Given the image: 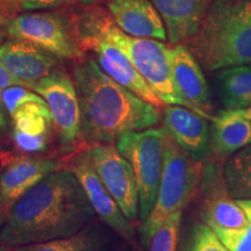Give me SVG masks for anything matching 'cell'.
I'll use <instances>...</instances> for the list:
<instances>
[{"mask_svg":"<svg viewBox=\"0 0 251 251\" xmlns=\"http://www.w3.org/2000/svg\"><path fill=\"white\" fill-rule=\"evenodd\" d=\"M183 212L176 213L163 222L150 240L148 251H176L179 240V231Z\"/></svg>","mask_w":251,"mask_h":251,"instance_id":"484cf974","label":"cell"},{"mask_svg":"<svg viewBox=\"0 0 251 251\" xmlns=\"http://www.w3.org/2000/svg\"><path fill=\"white\" fill-rule=\"evenodd\" d=\"M33 90L48 103L59 143L71 148L81 139L80 103L72 77L56 68L49 76L37 81Z\"/></svg>","mask_w":251,"mask_h":251,"instance_id":"9c48e42d","label":"cell"},{"mask_svg":"<svg viewBox=\"0 0 251 251\" xmlns=\"http://www.w3.org/2000/svg\"><path fill=\"white\" fill-rule=\"evenodd\" d=\"M15 85L26 86V84H25L20 78L15 76L14 74H12V72L0 62V93L4 90L8 89V87Z\"/></svg>","mask_w":251,"mask_h":251,"instance_id":"f546056e","label":"cell"},{"mask_svg":"<svg viewBox=\"0 0 251 251\" xmlns=\"http://www.w3.org/2000/svg\"><path fill=\"white\" fill-rule=\"evenodd\" d=\"M58 59L26 40L11 39L0 46V62L31 90L37 81L58 68Z\"/></svg>","mask_w":251,"mask_h":251,"instance_id":"9a60e30c","label":"cell"},{"mask_svg":"<svg viewBox=\"0 0 251 251\" xmlns=\"http://www.w3.org/2000/svg\"><path fill=\"white\" fill-rule=\"evenodd\" d=\"M211 152L224 161L251 144V120L242 109H224L212 118Z\"/></svg>","mask_w":251,"mask_h":251,"instance_id":"d6986e66","label":"cell"},{"mask_svg":"<svg viewBox=\"0 0 251 251\" xmlns=\"http://www.w3.org/2000/svg\"><path fill=\"white\" fill-rule=\"evenodd\" d=\"M49 135H34L23 133L19 130H12L11 140L14 148L21 155H33L42 152L48 146Z\"/></svg>","mask_w":251,"mask_h":251,"instance_id":"83f0119b","label":"cell"},{"mask_svg":"<svg viewBox=\"0 0 251 251\" xmlns=\"http://www.w3.org/2000/svg\"><path fill=\"white\" fill-rule=\"evenodd\" d=\"M112 251H119V250H118V249H115V250H112Z\"/></svg>","mask_w":251,"mask_h":251,"instance_id":"d590c367","label":"cell"},{"mask_svg":"<svg viewBox=\"0 0 251 251\" xmlns=\"http://www.w3.org/2000/svg\"><path fill=\"white\" fill-rule=\"evenodd\" d=\"M21 153L14 148L13 144H9L8 142L0 137V175L4 172L9 165L13 164L17 161Z\"/></svg>","mask_w":251,"mask_h":251,"instance_id":"f1b7e54d","label":"cell"},{"mask_svg":"<svg viewBox=\"0 0 251 251\" xmlns=\"http://www.w3.org/2000/svg\"><path fill=\"white\" fill-rule=\"evenodd\" d=\"M89 153L102 184L131 224L140 219V200L136 179L129 162L114 143L92 144Z\"/></svg>","mask_w":251,"mask_h":251,"instance_id":"30bf717a","label":"cell"},{"mask_svg":"<svg viewBox=\"0 0 251 251\" xmlns=\"http://www.w3.org/2000/svg\"><path fill=\"white\" fill-rule=\"evenodd\" d=\"M8 208L7 203L4 201L1 197H0V230H1L2 226H4L6 218H7V213H8Z\"/></svg>","mask_w":251,"mask_h":251,"instance_id":"4dcf8cb0","label":"cell"},{"mask_svg":"<svg viewBox=\"0 0 251 251\" xmlns=\"http://www.w3.org/2000/svg\"><path fill=\"white\" fill-rule=\"evenodd\" d=\"M163 128L171 140L194 161L203 162L211 152L208 119L184 106L163 108Z\"/></svg>","mask_w":251,"mask_h":251,"instance_id":"4fadbf2b","label":"cell"},{"mask_svg":"<svg viewBox=\"0 0 251 251\" xmlns=\"http://www.w3.org/2000/svg\"><path fill=\"white\" fill-rule=\"evenodd\" d=\"M72 80L80 103L81 139L87 143H114L161 121L158 107L112 79L93 58L76 61Z\"/></svg>","mask_w":251,"mask_h":251,"instance_id":"7a4b0ae2","label":"cell"},{"mask_svg":"<svg viewBox=\"0 0 251 251\" xmlns=\"http://www.w3.org/2000/svg\"><path fill=\"white\" fill-rule=\"evenodd\" d=\"M248 222L241 229H213L229 251H251V199H236Z\"/></svg>","mask_w":251,"mask_h":251,"instance_id":"d4e9b609","label":"cell"},{"mask_svg":"<svg viewBox=\"0 0 251 251\" xmlns=\"http://www.w3.org/2000/svg\"><path fill=\"white\" fill-rule=\"evenodd\" d=\"M62 165L63 162L56 158L21 155L0 175V197L11 207L24 193L61 169Z\"/></svg>","mask_w":251,"mask_h":251,"instance_id":"ac0fdd59","label":"cell"},{"mask_svg":"<svg viewBox=\"0 0 251 251\" xmlns=\"http://www.w3.org/2000/svg\"><path fill=\"white\" fill-rule=\"evenodd\" d=\"M68 168L76 176L83 187L97 218L126 241H133L135 237L134 224L124 215L117 201L102 184L94 169L89 150L79 152L70 159Z\"/></svg>","mask_w":251,"mask_h":251,"instance_id":"7c38bea8","label":"cell"},{"mask_svg":"<svg viewBox=\"0 0 251 251\" xmlns=\"http://www.w3.org/2000/svg\"><path fill=\"white\" fill-rule=\"evenodd\" d=\"M166 135L163 127H152L129 131L115 142L119 152L129 162L135 175L139 190L141 224L148 219L155 206L164 165Z\"/></svg>","mask_w":251,"mask_h":251,"instance_id":"8992f818","label":"cell"},{"mask_svg":"<svg viewBox=\"0 0 251 251\" xmlns=\"http://www.w3.org/2000/svg\"><path fill=\"white\" fill-rule=\"evenodd\" d=\"M172 46L186 45L199 31L212 0H151Z\"/></svg>","mask_w":251,"mask_h":251,"instance_id":"2e32d148","label":"cell"},{"mask_svg":"<svg viewBox=\"0 0 251 251\" xmlns=\"http://www.w3.org/2000/svg\"><path fill=\"white\" fill-rule=\"evenodd\" d=\"M6 127H7V119H6L5 108L1 105V102H0V137L4 134Z\"/></svg>","mask_w":251,"mask_h":251,"instance_id":"d6a6232c","label":"cell"},{"mask_svg":"<svg viewBox=\"0 0 251 251\" xmlns=\"http://www.w3.org/2000/svg\"><path fill=\"white\" fill-rule=\"evenodd\" d=\"M6 34L11 39L33 42L58 58H84L74 18L61 12H34L8 18Z\"/></svg>","mask_w":251,"mask_h":251,"instance_id":"52a82bcc","label":"cell"},{"mask_svg":"<svg viewBox=\"0 0 251 251\" xmlns=\"http://www.w3.org/2000/svg\"><path fill=\"white\" fill-rule=\"evenodd\" d=\"M0 251H12V248L0 243Z\"/></svg>","mask_w":251,"mask_h":251,"instance_id":"e575fe53","label":"cell"},{"mask_svg":"<svg viewBox=\"0 0 251 251\" xmlns=\"http://www.w3.org/2000/svg\"><path fill=\"white\" fill-rule=\"evenodd\" d=\"M220 96L227 109L251 107V67L222 69L216 76Z\"/></svg>","mask_w":251,"mask_h":251,"instance_id":"44dd1931","label":"cell"},{"mask_svg":"<svg viewBox=\"0 0 251 251\" xmlns=\"http://www.w3.org/2000/svg\"><path fill=\"white\" fill-rule=\"evenodd\" d=\"M77 26L92 31L117 46L130 59L143 79L166 105L187 107L178 92L171 64V48L161 40L135 37L125 33L102 8H92L77 15Z\"/></svg>","mask_w":251,"mask_h":251,"instance_id":"277c9868","label":"cell"},{"mask_svg":"<svg viewBox=\"0 0 251 251\" xmlns=\"http://www.w3.org/2000/svg\"><path fill=\"white\" fill-rule=\"evenodd\" d=\"M185 46L209 71L251 64V0H212Z\"/></svg>","mask_w":251,"mask_h":251,"instance_id":"3957f363","label":"cell"},{"mask_svg":"<svg viewBox=\"0 0 251 251\" xmlns=\"http://www.w3.org/2000/svg\"><path fill=\"white\" fill-rule=\"evenodd\" d=\"M108 11L117 26L131 36L168 39L164 23L151 0H109Z\"/></svg>","mask_w":251,"mask_h":251,"instance_id":"e0dca14e","label":"cell"},{"mask_svg":"<svg viewBox=\"0 0 251 251\" xmlns=\"http://www.w3.org/2000/svg\"><path fill=\"white\" fill-rule=\"evenodd\" d=\"M174 79L187 107L212 120V101L209 86L199 62L185 45L171 47Z\"/></svg>","mask_w":251,"mask_h":251,"instance_id":"5bb4252c","label":"cell"},{"mask_svg":"<svg viewBox=\"0 0 251 251\" xmlns=\"http://www.w3.org/2000/svg\"><path fill=\"white\" fill-rule=\"evenodd\" d=\"M224 175L228 190L235 199H251V144L226 161Z\"/></svg>","mask_w":251,"mask_h":251,"instance_id":"7402d4cb","label":"cell"},{"mask_svg":"<svg viewBox=\"0 0 251 251\" xmlns=\"http://www.w3.org/2000/svg\"><path fill=\"white\" fill-rule=\"evenodd\" d=\"M180 251H229L214 230L202 221L188 227Z\"/></svg>","mask_w":251,"mask_h":251,"instance_id":"603a6c76","label":"cell"},{"mask_svg":"<svg viewBox=\"0 0 251 251\" xmlns=\"http://www.w3.org/2000/svg\"><path fill=\"white\" fill-rule=\"evenodd\" d=\"M7 20L8 18H6L4 14L0 13V46L2 45L5 36L7 35V34H6V25H7Z\"/></svg>","mask_w":251,"mask_h":251,"instance_id":"1f68e13d","label":"cell"},{"mask_svg":"<svg viewBox=\"0 0 251 251\" xmlns=\"http://www.w3.org/2000/svg\"><path fill=\"white\" fill-rule=\"evenodd\" d=\"M0 1H1V0H0Z\"/></svg>","mask_w":251,"mask_h":251,"instance_id":"8d00e7d4","label":"cell"},{"mask_svg":"<svg viewBox=\"0 0 251 251\" xmlns=\"http://www.w3.org/2000/svg\"><path fill=\"white\" fill-rule=\"evenodd\" d=\"M203 162L191 158L166 135L164 165L155 206L148 219L140 225V238L144 249L163 222L176 213L183 212L196 197Z\"/></svg>","mask_w":251,"mask_h":251,"instance_id":"5b68a950","label":"cell"},{"mask_svg":"<svg viewBox=\"0 0 251 251\" xmlns=\"http://www.w3.org/2000/svg\"><path fill=\"white\" fill-rule=\"evenodd\" d=\"M242 112H243V114L246 115L248 119H249V120H251V107L246 108V109H242Z\"/></svg>","mask_w":251,"mask_h":251,"instance_id":"836d02e7","label":"cell"},{"mask_svg":"<svg viewBox=\"0 0 251 251\" xmlns=\"http://www.w3.org/2000/svg\"><path fill=\"white\" fill-rule=\"evenodd\" d=\"M107 226L92 222L78 233L46 242L12 248V251H111L112 235Z\"/></svg>","mask_w":251,"mask_h":251,"instance_id":"ffe728a7","label":"cell"},{"mask_svg":"<svg viewBox=\"0 0 251 251\" xmlns=\"http://www.w3.org/2000/svg\"><path fill=\"white\" fill-rule=\"evenodd\" d=\"M75 27L81 49L84 51L90 50L93 52L94 61L98 63L99 67L107 76L120 85L125 86L126 89L134 92L140 98L146 100L147 102L151 103L156 107H163L164 103L162 102V100L150 89L148 83L143 79L130 59L117 46L85 28L77 26L76 23Z\"/></svg>","mask_w":251,"mask_h":251,"instance_id":"8fae6325","label":"cell"},{"mask_svg":"<svg viewBox=\"0 0 251 251\" xmlns=\"http://www.w3.org/2000/svg\"><path fill=\"white\" fill-rule=\"evenodd\" d=\"M98 0H1L0 13L12 18L23 11L52 9L64 6H93Z\"/></svg>","mask_w":251,"mask_h":251,"instance_id":"cb8c5ba5","label":"cell"},{"mask_svg":"<svg viewBox=\"0 0 251 251\" xmlns=\"http://www.w3.org/2000/svg\"><path fill=\"white\" fill-rule=\"evenodd\" d=\"M42 101H46V100L35 91L26 86H11L0 93V102L4 106L9 117H12L19 108L27 103Z\"/></svg>","mask_w":251,"mask_h":251,"instance_id":"4316f807","label":"cell"},{"mask_svg":"<svg viewBox=\"0 0 251 251\" xmlns=\"http://www.w3.org/2000/svg\"><path fill=\"white\" fill-rule=\"evenodd\" d=\"M96 218L76 176L62 166L12 203L0 243L15 248L68 237Z\"/></svg>","mask_w":251,"mask_h":251,"instance_id":"6da1fadb","label":"cell"},{"mask_svg":"<svg viewBox=\"0 0 251 251\" xmlns=\"http://www.w3.org/2000/svg\"><path fill=\"white\" fill-rule=\"evenodd\" d=\"M196 197L199 215L212 229H241L248 219L242 207L229 192L221 161L203 162V169ZM194 197V198H196Z\"/></svg>","mask_w":251,"mask_h":251,"instance_id":"ba28073f","label":"cell"}]
</instances>
